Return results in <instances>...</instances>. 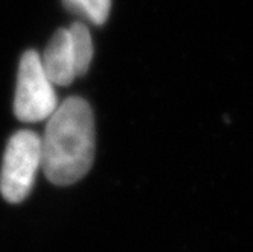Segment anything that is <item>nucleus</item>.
<instances>
[{
  "label": "nucleus",
  "instance_id": "obj_1",
  "mask_svg": "<svg viewBox=\"0 0 253 252\" xmlns=\"http://www.w3.org/2000/svg\"><path fill=\"white\" fill-rule=\"evenodd\" d=\"M96 153L94 116L82 98L65 99L49 117L41 139V167L52 184L70 186L93 166Z\"/></svg>",
  "mask_w": 253,
  "mask_h": 252
},
{
  "label": "nucleus",
  "instance_id": "obj_2",
  "mask_svg": "<svg viewBox=\"0 0 253 252\" xmlns=\"http://www.w3.org/2000/svg\"><path fill=\"white\" fill-rule=\"evenodd\" d=\"M93 40L82 21L58 29L45 48L41 62L53 85H70L84 76L93 59Z\"/></svg>",
  "mask_w": 253,
  "mask_h": 252
},
{
  "label": "nucleus",
  "instance_id": "obj_3",
  "mask_svg": "<svg viewBox=\"0 0 253 252\" xmlns=\"http://www.w3.org/2000/svg\"><path fill=\"white\" fill-rule=\"evenodd\" d=\"M41 167V139L32 131L15 132L6 146L2 172L0 193L11 202L18 203L31 193L38 169Z\"/></svg>",
  "mask_w": 253,
  "mask_h": 252
},
{
  "label": "nucleus",
  "instance_id": "obj_4",
  "mask_svg": "<svg viewBox=\"0 0 253 252\" xmlns=\"http://www.w3.org/2000/svg\"><path fill=\"white\" fill-rule=\"evenodd\" d=\"M58 108V98L49 76L45 75L41 56L35 50L23 53L18 65L14 112L21 122L49 119Z\"/></svg>",
  "mask_w": 253,
  "mask_h": 252
},
{
  "label": "nucleus",
  "instance_id": "obj_5",
  "mask_svg": "<svg viewBox=\"0 0 253 252\" xmlns=\"http://www.w3.org/2000/svg\"><path fill=\"white\" fill-rule=\"evenodd\" d=\"M111 2L112 0H64V5L82 20L100 26L109 17Z\"/></svg>",
  "mask_w": 253,
  "mask_h": 252
}]
</instances>
